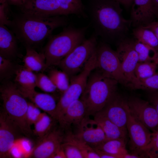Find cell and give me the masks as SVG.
Segmentation results:
<instances>
[{"mask_svg":"<svg viewBox=\"0 0 158 158\" xmlns=\"http://www.w3.org/2000/svg\"><path fill=\"white\" fill-rule=\"evenodd\" d=\"M158 65L154 61L138 62L134 71L138 79H143L155 74Z\"/></svg>","mask_w":158,"mask_h":158,"instance_id":"f546056e","label":"cell"},{"mask_svg":"<svg viewBox=\"0 0 158 158\" xmlns=\"http://www.w3.org/2000/svg\"><path fill=\"white\" fill-rule=\"evenodd\" d=\"M3 111L19 129L21 133L30 137L33 133L26 114L28 102L16 83L7 82L0 88Z\"/></svg>","mask_w":158,"mask_h":158,"instance_id":"277c9868","label":"cell"},{"mask_svg":"<svg viewBox=\"0 0 158 158\" xmlns=\"http://www.w3.org/2000/svg\"><path fill=\"white\" fill-rule=\"evenodd\" d=\"M23 62L25 68L33 72L42 71L47 68L43 53H38L32 47H26V54Z\"/></svg>","mask_w":158,"mask_h":158,"instance_id":"7402d4cb","label":"cell"},{"mask_svg":"<svg viewBox=\"0 0 158 158\" xmlns=\"http://www.w3.org/2000/svg\"><path fill=\"white\" fill-rule=\"evenodd\" d=\"M74 7L83 12V6L82 2L78 0H65Z\"/></svg>","mask_w":158,"mask_h":158,"instance_id":"ee69618b","label":"cell"},{"mask_svg":"<svg viewBox=\"0 0 158 158\" xmlns=\"http://www.w3.org/2000/svg\"><path fill=\"white\" fill-rule=\"evenodd\" d=\"M48 76L57 89L62 94L68 88L70 83V78L62 70L51 69L49 72Z\"/></svg>","mask_w":158,"mask_h":158,"instance_id":"f1b7e54d","label":"cell"},{"mask_svg":"<svg viewBox=\"0 0 158 158\" xmlns=\"http://www.w3.org/2000/svg\"><path fill=\"white\" fill-rule=\"evenodd\" d=\"M142 158V157L138 154L132 153H128L123 155L122 158Z\"/></svg>","mask_w":158,"mask_h":158,"instance_id":"bcb514c9","label":"cell"},{"mask_svg":"<svg viewBox=\"0 0 158 158\" xmlns=\"http://www.w3.org/2000/svg\"><path fill=\"white\" fill-rule=\"evenodd\" d=\"M7 4L21 7L25 4L26 0H6Z\"/></svg>","mask_w":158,"mask_h":158,"instance_id":"f6af8a7d","label":"cell"},{"mask_svg":"<svg viewBox=\"0 0 158 158\" xmlns=\"http://www.w3.org/2000/svg\"><path fill=\"white\" fill-rule=\"evenodd\" d=\"M64 16L41 17L21 13L11 20V27L18 39L32 47L44 40L56 28L65 25Z\"/></svg>","mask_w":158,"mask_h":158,"instance_id":"7a4b0ae2","label":"cell"},{"mask_svg":"<svg viewBox=\"0 0 158 158\" xmlns=\"http://www.w3.org/2000/svg\"><path fill=\"white\" fill-rule=\"evenodd\" d=\"M79 1L81 2H82V1H81V0H78Z\"/></svg>","mask_w":158,"mask_h":158,"instance_id":"f5cc1de1","label":"cell"},{"mask_svg":"<svg viewBox=\"0 0 158 158\" xmlns=\"http://www.w3.org/2000/svg\"><path fill=\"white\" fill-rule=\"evenodd\" d=\"M17 38L14 32L4 25H0V56L11 60L16 56Z\"/></svg>","mask_w":158,"mask_h":158,"instance_id":"ffe728a7","label":"cell"},{"mask_svg":"<svg viewBox=\"0 0 158 158\" xmlns=\"http://www.w3.org/2000/svg\"><path fill=\"white\" fill-rule=\"evenodd\" d=\"M62 146L66 158H84L81 152L74 145L63 142Z\"/></svg>","mask_w":158,"mask_h":158,"instance_id":"d590c367","label":"cell"},{"mask_svg":"<svg viewBox=\"0 0 158 158\" xmlns=\"http://www.w3.org/2000/svg\"><path fill=\"white\" fill-rule=\"evenodd\" d=\"M120 2L121 4H123V2L122 0H115Z\"/></svg>","mask_w":158,"mask_h":158,"instance_id":"816d5d0a","label":"cell"},{"mask_svg":"<svg viewBox=\"0 0 158 158\" xmlns=\"http://www.w3.org/2000/svg\"><path fill=\"white\" fill-rule=\"evenodd\" d=\"M86 28H67L52 37L44 50L47 68L58 66L61 61L83 41Z\"/></svg>","mask_w":158,"mask_h":158,"instance_id":"5b68a950","label":"cell"},{"mask_svg":"<svg viewBox=\"0 0 158 158\" xmlns=\"http://www.w3.org/2000/svg\"><path fill=\"white\" fill-rule=\"evenodd\" d=\"M126 140L116 139L107 140L94 148L122 158L123 156L128 153L126 149Z\"/></svg>","mask_w":158,"mask_h":158,"instance_id":"603a6c76","label":"cell"},{"mask_svg":"<svg viewBox=\"0 0 158 158\" xmlns=\"http://www.w3.org/2000/svg\"><path fill=\"white\" fill-rule=\"evenodd\" d=\"M21 143L22 151L23 150L26 153H29V157L33 149H32L31 147L30 144L29 142L27 140L24 139L22 140Z\"/></svg>","mask_w":158,"mask_h":158,"instance_id":"b9f144b4","label":"cell"},{"mask_svg":"<svg viewBox=\"0 0 158 158\" xmlns=\"http://www.w3.org/2000/svg\"><path fill=\"white\" fill-rule=\"evenodd\" d=\"M20 132L19 128L2 111L0 114V158H10V151Z\"/></svg>","mask_w":158,"mask_h":158,"instance_id":"9a60e30c","label":"cell"},{"mask_svg":"<svg viewBox=\"0 0 158 158\" xmlns=\"http://www.w3.org/2000/svg\"><path fill=\"white\" fill-rule=\"evenodd\" d=\"M130 13L131 26H144L154 21L155 15L152 0H134Z\"/></svg>","mask_w":158,"mask_h":158,"instance_id":"e0dca14e","label":"cell"},{"mask_svg":"<svg viewBox=\"0 0 158 158\" xmlns=\"http://www.w3.org/2000/svg\"><path fill=\"white\" fill-rule=\"evenodd\" d=\"M21 13L41 17L65 16L57 0H26Z\"/></svg>","mask_w":158,"mask_h":158,"instance_id":"2e32d148","label":"cell"},{"mask_svg":"<svg viewBox=\"0 0 158 158\" xmlns=\"http://www.w3.org/2000/svg\"><path fill=\"white\" fill-rule=\"evenodd\" d=\"M143 27L152 31L158 40V21H154Z\"/></svg>","mask_w":158,"mask_h":158,"instance_id":"ab89813d","label":"cell"},{"mask_svg":"<svg viewBox=\"0 0 158 158\" xmlns=\"http://www.w3.org/2000/svg\"><path fill=\"white\" fill-rule=\"evenodd\" d=\"M64 130L55 127L47 134L39 138L29 157L35 158H52L62 143Z\"/></svg>","mask_w":158,"mask_h":158,"instance_id":"4fadbf2b","label":"cell"},{"mask_svg":"<svg viewBox=\"0 0 158 158\" xmlns=\"http://www.w3.org/2000/svg\"><path fill=\"white\" fill-rule=\"evenodd\" d=\"M36 86L47 93H52L56 87L48 75L42 73L35 74Z\"/></svg>","mask_w":158,"mask_h":158,"instance_id":"d6a6232c","label":"cell"},{"mask_svg":"<svg viewBox=\"0 0 158 158\" xmlns=\"http://www.w3.org/2000/svg\"><path fill=\"white\" fill-rule=\"evenodd\" d=\"M74 129V135L93 148L106 140L104 132L90 116L86 115Z\"/></svg>","mask_w":158,"mask_h":158,"instance_id":"8fae6325","label":"cell"},{"mask_svg":"<svg viewBox=\"0 0 158 158\" xmlns=\"http://www.w3.org/2000/svg\"><path fill=\"white\" fill-rule=\"evenodd\" d=\"M98 112L127 132V124L129 109L128 99L124 97L117 92Z\"/></svg>","mask_w":158,"mask_h":158,"instance_id":"7c38bea8","label":"cell"},{"mask_svg":"<svg viewBox=\"0 0 158 158\" xmlns=\"http://www.w3.org/2000/svg\"><path fill=\"white\" fill-rule=\"evenodd\" d=\"M132 34L136 40L158 50V40L150 30L142 26L134 28Z\"/></svg>","mask_w":158,"mask_h":158,"instance_id":"4316f807","label":"cell"},{"mask_svg":"<svg viewBox=\"0 0 158 158\" xmlns=\"http://www.w3.org/2000/svg\"><path fill=\"white\" fill-rule=\"evenodd\" d=\"M0 3L1 4H2L6 3L7 2L6 0H0Z\"/></svg>","mask_w":158,"mask_h":158,"instance_id":"f907efd6","label":"cell"},{"mask_svg":"<svg viewBox=\"0 0 158 158\" xmlns=\"http://www.w3.org/2000/svg\"><path fill=\"white\" fill-rule=\"evenodd\" d=\"M96 50L79 73L72 77L68 89L63 93L57 102L56 111L63 114L72 103L80 98L86 87L88 77L96 68Z\"/></svg>","mask_w":158,"mask_h":158,"instance_id":"8992f818","label":"cell"},{"mask_svg":"<svg viewBox=\"0 0 158 158\" xmlns=\"http://www.w3.org/2000/svg\"><path fill=\"white\" fill-rule=\"evenodd\" d=\"M96 53V68L118 83L128 85L116 51L107 44L102 43L97 47Z\"/></svg>","mask_w":158,"mask_h":158,"instance_id":"ba28073f","label":"cell"},{"mask_svg":"<svg viewBox=\"0 0 158 158\" xmlns=\"http://www.w3.org/2000/svg\"><path fill=\"white\" fill-rule=\"evenodd\" d=\"M57 0L65 16L70 14H79L83 13L65 0Z\"/></svg>","mask_w":158,"mask_h":158,"instance_id":"8d00e7d4","label":"cell"},{"mask_svg":"<svg viewBox=\"0 0 158 158\" xmlns=\"http://www.w3.org/2000/svg\"><path fill=\"white\" fill-rule=\"evenodd\" d=\"M40 109L32 102H28L26 117L28 123L31 126L39 119L42 113Z\"/></svg>","mask_w":158,"mask_h":158,"instance_id":"e575fe53","label":"cell"},{"mask_svg":"<svg viewBox=\"0 0 158 158\" xmlns=\"http://www.w3.org/2000/svg\"><path fill=\"white\" fill-rule=\"evenodd\" d=\"M56 121L47 113L44 112L42 113L39 119L34 124L33 133L39 138L43 137L55 127Z\"/></svg>","mask_w":158,"mask_h":158,"instance_id":"484cf974","label":"cell"},{"mask_svg":"<svg viewBox=\"0 0 158 158\" xmlns=\"http://www.w3.org/2000/svg\"><path fill=\"white\" fill-rule=\"evenodd\" d=\"M15 81L18 87L27 90H35L36 75L33 71L24 66L16 69Z\"/></svg>","mask_w":158,"mask_h":158,"instance_id":"cb8c5ba5","label":"cell"},{"mask_svg":"<svg viewBox=\"0 0 158 158\" xmlns=\"http://www.w3.org/2000/svg\"><path fill=\"white\" fill-rule=\"evenodd\" d=\"M16 69L11 60L0 56V79L2 80L10 77Z\"/></svg>","mask_w":158,"mask_h":158,"instance_id":"836d02e7","label":"cell"},{"mask_svg":"<svg viewBox=\"0 0 158 158\" xmlns=\"http://www.w3.org/2000/svg\"><path fill=\"white\" fill-rule=\"evenodd\" d=\"M120 4L115 0H95L92 3V21L98 34L106 40L119 41L126 37L131 26V20L123 17Z\"/></svg>","mask_w":158,"mask_h":158,"instance_id":"6da1fadb","label":"cell"},{"mask_svg":"<svg viewBox=\"0 0 158 158\" xmlns=\"http://www.w3.org/2000/svg\"><path fill=\"white\" fill-rule=\"evenodd\" d=\"M118 83L97 68L91 72L80 98L86 106L87 115L93 116L104 107L117 92Z\"/></svg>","mask_w":158,"mask_h":158,"instance_id":"3957f363","label":"cell"},{"mask_svg":"<svg viewBox=\"0 0 158 158\" xmlns=\"http://www.w3.org/2000/svg\"><path fill=\"white\" fill-rule=\"evenodd\" d=\"M86 115V106L80 98L70 104L58 122L64 131H72V128L78 125Z\"/></svg>","mask_w":158,"mask_h":158,"instance_id":"ac0fdd59","label":"cell"},{"mask_svg":"<svg viewBox=\"0 0 158 158\" xmlns=\"http://www.w3.org/2000/svg\"><path fill=\"white\" fill-rule=\"evenodd\" d=\"M93 116L104 132L106 140L116 139L126 140L127 132L119 127L106 116L99 112Z\"/></svg>","mask_w":158,"mask_h":158,"instance_id":"44dd1931","label":"cell"},{"mask_svg":"<svg viewBox=\"0 0 158 158\" xmlns=\"http://www.w3.org/2000/svg\"><path fill=\"white\" fill-rule=\"evenodd\" d=\"M153 61L155 62L158 65V50L157 51V54L156 58Z\"/></svg>","mask_w":158,"mask_h":158,"instance_id":"681fc988","label":"cell"},{"mask_svg":"<svg viewBox=\"0 0 158 158\" xmlns=\"http://www.w3.org/2000/svg\"><path fill=\"white\" fill-rule=\"evenodd\" d=\"M18 88L25 97L30 100L39 108L55 119L57 102L52 95L47 93L38 92L35 90H27Z\"/></svg>","mask_w":158,"mask_h":158,"instance_id":"d6986e66","label":"cell"},{"mask_svg":"<svg viewBox=\"0 0 158 158\" xmlns=\"http://www.w3.org/2000/svg\"><path fill=\"white\" fill-rule=\"evenodd\" d=\"M15 145L14 144L11 149V156L16 158L21 157L23 155V152H22L20 147H19L18 145Z\"/></svg>","mask_w":158,"mask_h":158,"instance_id":"60d3db41","label":"cell"},{"mask_svg":"<svg viewBox=\"0 0 158 158\" xmlns=\"http://www.w3.org/2000/svg\"><path fill=\"white\" fill-rule=\"evenodd\" d=\"M135 49L138 57V62L153 61L156 56L157 50L137 40L134 41Z\"/></svg>","mask_w":158,"mask_h":158,"instance_id":"83f0119b","label":"cell"},{"mask_svg":"<svg viewBox=\"0 0 158 158\" xmlns=\"http://www.w3.org/2000/svg\"><path fill=\"white\" fill-rule=\"evenodd\" d=\"M97 47L95 36L84 40L63 59L58 66L70 78L81 71Z\"/></svg>","mask_w":158,"mask_h":158,"instance_id":"52a82bcc","label":"cell"},{"mask_svg":"<svg viewBox=\"0 0 158 158\" xmlns=\"http://www.w3.org/2000/svg\"><path fill=\"white\" fill-rule=\"evenodd\" d=\"M52 158H66L62 144L56 151Z\"/></svg>","mask_w":158,"mask_h":158,"instance_id":"7bdbcfd3","label":"cell"},{"mask_svg":"<svg viewBox=\"0 0 158 158\" xmlns=\"http://www.w3.org/2000/svg\"><path fill=\"white\" fill-rule=\"evenodd\" d=\"M8 4L5 3L0 5V25L9 26L11 20L8 19L5 12V9Z\"/></svg>","mask_w":158,"mask_h":158,"instance_id":"74e56055","label":"cell"},{"mask_svg":"<svg viewBox=\"0 0 158 158\" xmlns=\"http://www.w3.org/2000/svg\"><path fill=\"white\" fill-rule=\"evenodd\" d=\"M63 142L69 143L75 146L81 152L84 158H100L93 148L75 137L71 130L65 131Z\"/></svg>","mask_w":158,"mask_h":158,"instance_id":"d4e9b609","label":"cell"},{"mask_svg":"<svg viewBox=\"0 0 158 158\" xmlns=\"http://www.w3.org/2000/svg\"><path fill=\"white\" fill-rule=\"evenodd\" d=\"M130 114L136 120L152 132L158 129V113L147 101L132 97L128 99Z\"/></svg>","mask_w":158,"mask_h":158,"instance_id":"9c48e42d","label":"cell"},{"mask_svg":"<svg viewBox=\"0 0 158 158\" xmlns=\"http://www.w3.org/2000/svg\"><path fill=\"white\" fill-rule=\"evenodd\" d=\"M140 155L142 157L158 158V129L152 133L150 142L142 150Z\"/></svg>","mask_w":158,"mask_h":158,"instance_id":"1f68e13d","label":"cell"},{"mask_svg":"<svg viewBox=\"0 0 158 158\" xmlns=\"http://www.w3.org/2000/svg\"><path fill=\"white\" fill-rule=\"evenodd\" d=\"M131 88L148 92L158 90V72L147 78L140 80L137 79Z\"/></svg>","mask_w":158,"mask_h":158,"instance_id":"4dcf8cb0","label":"cell"},{"mask_svg":"<svg viewBox=\"0 0 158 158\" xmlns=\"http://www.w3.org/2000/svg\"><path fill=\"white\" fill-rule=\"evenodd\" d=\"M127 130L129 138L130 150L132 153L142 157L140 155L141 151L150 142L152 133L145 126L135 119L130 114L129 111Z\"/></svg>","mask_w":158,"mask_h":158,"instance_id":"5bb4252c","label":"cell"},{"mask_svg":"<svg viewBox=\"0 0 158 158\" xmlns=\"http://www.w3.org/2000/svg\"><path fill=\"white\" fill-rule=\"evenodd\" d=\"M149 92L148 101L155 108L158 113V90Z\"/></svg>","mask_w":158,"mask_h":158,"instance_id":"f35d334b","label":"cell"},{"mask_svg":"<svg viewBox=\"0 0 158 158\" xmlns=\"http://www.w3.org/2000/svg\"><path fill=\"white\" fill-rule=\"evenodd\" d=\"M134 41L126 37L118 42L116 51L123 73L130 87L136 81L134 71L138 57L134 47Z\"/></svg>","mask_w":158,"mask_h":158,"instance_id":"30bf717a","label":"cell"},{"mask_svg":"<svg viewBox=\"0 0 158 158\" xmlns=\"http://www.w3.org/2000/svg\"><path fill=\"white\" fill-rule=\"evenodd\" d=\"M152 1L155 15L158 17V0H152Z\"/></svg>","mask_w":158,"mask_h":158,"instance_id":"7dc6e473","label":"cell"},{"mask_svg":"<svg viewBox=\"0 0 158 158\" xmlns=\"http://www.w3.org/2000/svg\"></svg>","mask_w":158,"mask_h":158,"instance_id":"db71d44e","label":"cell"},{"mask_svg":"<svg viewBox=\"0 0 158 158\" xmlns=\"http://www.w3.org/2000/svg\"><path fill=\"white\" fill-rule=\"evenodd\" d=\"M123 4L126 5H128L133 3L134 0H122Z\"/></svg>","mask_w":158,"mask_h":158,"instance_id":"c3c4849f","label":"cell"}]
</instances>
